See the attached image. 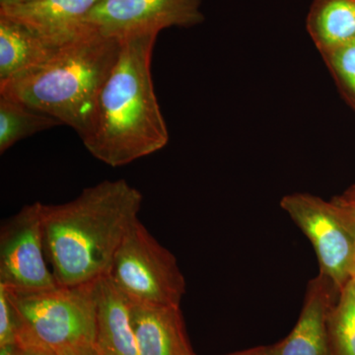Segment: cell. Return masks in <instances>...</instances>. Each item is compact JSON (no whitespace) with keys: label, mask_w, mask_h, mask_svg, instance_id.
<instances>
[{"label":"cell","mask_w":355,"mask_h":355,"mask_svg":"<svg viewBox=\"0 0 355 355\" xmlns=\"http://www.w3.org/2000/svg\"><path fill=\"white\" fill-rule=\"evenodd\" d=\"M144 197L125 180H105L70 202L42 203L46 258L58 284L97 282L139 218Z\"/></svg>","instance_id":"obj_1"},{"label":"cell","mask_w":355,"mask_h":355,"mask_svg":"<svg viewBox=\"0 0 355 355\" xmlns=\"http://www.w3.org/2000/svg\"><path fill=\"white\" fill-rule=\"evenodd\" d=\"M158 34L144 31L121 37L118 60L103 85L88 132L81 137L89 153L111 167L158 153L169 141L151 76Z\"/></svg>","instance_id":"obj_2"},{"label":"cell","mask_w":355,"mask_h":355,"mask_svg":"<svg viewBox=\"0 0 355 355\" xmlns=\"http://www.w3.org/2000/svg\"><path fill=\"white\" fill-rule=\"evenodd\" d=\"M121 39L89 25L44 64L0 83V96L88 132L96 103L121 51Z\"/></svg>","instance_id":"obj_3"},{"label":"cell","mask_w":355,"mask_h":355,"mask_svg":"<svg viewBox=\"0 0 355 355\" xmlns=\"http://www.w3.org/2000/svg\"><path fill=\"white\" fill-rule=\"evenodd\" d=\"M95 282L76 286L58 284L37 291L6 287L17 314V345L57 355L94 345Z\"/></svg>","instance_id":"obj_4"},{"label":"cell","mask_w":355,"mask_h":355,"mask_svg":"<svg viewBox=\"0 0 355 355\" xmlns=\"http://www.w3.org/2000/svg\"><path fill=\"white\" fill-rule=\"evenodd\" d=\"M108 277L130 302L181 306L186 279L176 257L135 221L114 254Z\"/></svg>","instance_id":"obj_5"},{"label":"cell","mask_w":355,"mask_h":355,"mask_svg":"<svg viewBox=\"0 0 355 355\" xmlns=\"http://www.w3.org/2000/svg\"><path fill=\"white\" fill-rule=\"evenodd\" d=\"M280 207L310 240L320 273L342 291L355 277L354 217L333 200L308 193L286 196Z\"/></svg>","instance_id":"obj_6"},{"label":"cell","mask_w":355,"mask_h":355,"mask_svg":"<svg viewBox=\"0 0 355 355\" xmlns=\"http://www.w3.org/2000/svg\"><path fill=\"white\" fill-rule=\"evenodd\" d=\"M42 203L27 205L0 226V286L37 291L58 286L48 266Z\"/></svg>","instance_id":"obj_7"},{"label":"cell","mask_w":355,"mask_h":355,"mask_svg":"<svg viewBox=\"0 0 355 355\" xmlns=\"http://www.w3.org/2000/svg\"><path fill=\"white\" fill-rule=\"evenodd\" d=\"M202 0H99L85 18L86 24L107 36L190 28L202 24Z\"/></svg>","instance_id":"obj_8"},{"label":"cell","mask_w":355,"mask_h":355,"mask_svg":"<svg viewBox=\"0 0 355 355\" xmlns=\"http://www.w3.org/2000/svg\"><path fill=\"white\" fill-rule=\"evenodd\" d=\"M338 295L333 282L319 272L308 284L293 330L279 343L268 345V355H329V316Z\"/></svg>","instance_id":"obj_9"},{"label":"cell","mask_w":355,"mask_h":355,"mask_svg":"<svg viewBox=\"0 0 355 355\" xmlns=\"http://www.w3.org/2000/svg\"><path fill=\"white\" fill-rule=\"evenodd\" d=\"M99 0H33L0 6V16L24 25L42 38L62 46L87 28V14Z\"/></svg>","instance_id":"obj_10"},{"label":"cell","mask_w":355,"mask_h":355,"mask_svg":"<svg viewBox=\"0 0 355 355\" xmlns=\"http://www.w3.org/2000/svg\"><path fill=\"white\" fill-rule=\"evenodd\" d=\"M130 319L140 355H196L181 306L130 302Z\"/></svg>","instance_id":"obj_11"},{"label":"cell","mask_w":355,"mask_h":355,"mask_svg":"<svg viewBox=\"0 0 355 355\" xmlns=\"http://www.w3.org/2000/svg\"><path fill=\"white\" fill-rule=\"evenodd\" d=\"M95 349L99 355H140L130 319V301L108 275L95 282Z\"/></svg>","instance_id":"obj_12"},{"label":"cell","mask_w":355,"mask_h":355,"mask_svg":"<svg viewBox=\"0 0 355 355\" xmlns=\"http://www.w3.org/2000/svg\"><path fill=\"white\" fill-rule=\"evenodd\" d=\"M60 46L24 25L0 16V83L44 64Z\"/></svg>","instance_id":"obj_13"},{"label":"cell","mask_w":355,"mask_h":355,"mask_svg":"<svg viewBox=\"0 0 355 355\" xmlns=\"http://www.w3.org/2000/svg\"><path fill=\"white\" fill-rule=\"evenodd\" d=\"M306 27L320 53L355 41V0H314Z\"/></svg>","instance_id":"obj_14"},{"label":"cell","mask_w":355,"mask_h":355,"mask_svg":"<svg viewBox=\"0 0 355 355\" xmlns=\"http://www.w3.org/2000/svg\"><path fill=\"white\" fill-rule=\"evenodd\" d=\"M62 125L57 119L0 96V153L35 133Z\"/></svg>","instance_id":"obj_15"},{"label":"cell","mask_w":355,"mask_h":355,"mask_svg":"<svg viewBox=\"0 0 355 355\" xmlns=\"http://www.w3.org/2000/svg\"><path fill=\"white\" fill-rule=\"evenodd\" d=\"M329 355H355V282L338 292L328 321Z\"/></svg>","instance_id":"obj_16"},{"label":"cell","mask_w":355,"mask_h":355,"mask_svg":"<svg viewBox=\"0 0 355 355\" xmlns=\"http://www.w3.org/2000/svg\"><path fill=\"white\" fill-rule=\"evenodd\" d=\"M321 55L340 95L355 112V41Z\"/></svg>","instance_id":"obj_17"},{"label":"cell","mask_w":355,"mask_h":355,"mask_svg":"<svg viewBox=\"0 0 355 355\" xmlns=\"http://www.w3.org/2000/svg\"><path fill=\"white\" fill-rule=\"evenodd\" d=\"M18 318L8 291L0 286V347L17 345Z\"/></svg>","instance_id":"obj_18"},{"label":"cell","mask_w":355,"mask_h":355,"mask_svg":"<svg viewBox=\"0 0 355 355\" xmlns=\"http://www.w3.org/2000/svg\"><path fill=\"white\" fill-rule=\"evenodd\" d=\"M338 205L349 212L350 216L355 218V182L347 190L343 191L340 195L331 198Z\"/></svg>","instance_id":"obj_19"},{"label":"cell","mask_w":355,"mask_h":355,"mask_svg":"<svg viewBox=\"0 0 355 355\" xmlns=\"http://www.w3.org/2000/svg\"><path fill=\"white\" fill-rule=\"evenodd\" d=\"M19 347V345H18ZM18 355H57L53 354V352H48V350H44L42 349H38V347H19V354Z\"/></svg>","instance_id":"obj_20"},{"label":"cell","mask_w":355,"mask_h":355,"mask_svg":"<svg viewBox=\"0 0 355 355\" xmlns=\"http://www.w3.org/2000/svg\"><path fill=\"white\" fill-rule=\"evenodd\" d=\"M226 355H268V347H253V349H248L246 350H242V352Z\"/></svg>","instance_id":"obj_21"},{"label":"cell","mask_w":355,"mask_h":355,"mask_svg":"<svg viewBox=\"0 0 355 355\" xmlns=\"http://www.w3.org/2000/svg\"><path fill=\"white\" fill-rule=\"evenodd\" d=\"M60 355H99L95 349V345H88V347H80V349L70 350Z\"/></svg>","instance_id":"obj_22"},{"label":"cell","mask_w":355,"mask_h":355,"mask_svg":"<svg viewBox=\"0 0 355 355\" xmlns=\"http://www.w3.org/2000/svg\"><path fill=\"white\" fill-rule=\"evenodd\" d=\"M18 354H19V347H18V345L0 347V355H18Z\"/></svg>","instance_id":"obj_23"},{"label":"cell","mask_w":355,"mask_h":355,"mask_svg":"<svg viewBox=\"0 0 355 355\" xmlns=\"http://www.w3.org/2000/svg\"><path fill=\"white\" fill-rule=\"evenodd\" d=\"M33 1V0H0V6H7V4L24 3V2Z\"/></svg>","instance_id":"obj_24"},{"label":"cell","mask_w":355,"mask_h":355,"mask_svg":"<svg viewBox=\"0 0 355 355\" xmlns=\"http://www.w3.org/2000/svg\"><path fill=\"white\" fill-rule=\"evenodd\" d=\"M354 279V282H355V277H354V279Z\"/></svg>","instance_id":"obj_25"}]
</instances>
